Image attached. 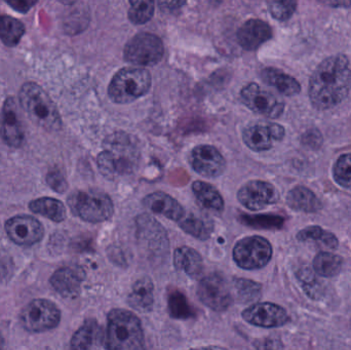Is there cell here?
Here are the masks:
<instances>
[{"label": "cell", "mask_w": 351, "mask_h": 350, "mask_svg": "<svg viewBox=\"0 0 351 350\" xmlns=\"http://www.w3.org/2000/svg\"><path fill=\"white\" fill-rule=\"evenodd\" d=\"M5 232L10 240L21 247H32L43 240L45 228L30 215H16L5 222Z\"/></svg>", "instance_id": "7c38bea8"}, {"label": "cell", "mask_w": 351, "mask_h": 350, "mask_svg": "<svg viewBox=\"0 0 351 350\" xmlns=\"http://www.w3.org/2000/svg\"><path fill=\"white\" fill-rule=\"evenodd\" d=\"M154 292L152 279L147 277H141L132 287L131 293L128 296V303L137 312H152L154 303Z\"/></svg>", "instance_id": "7402d4cb"}, {"label": "cell", "mask_w": 351, "mask_h": 350, "mask_svg": "<svg viewBox=\"0 0 351 350\" xmlns=\"http://www.w3.org/2000/svg\"><path fill=\"white\" fill-rule=\"evenodd\" d=\"M239 203L251 211H260L280 199V195L274 185L265 181L253 180L243 185L237 193Z\"/></svg>", "instance_id": "4fadbf2b"}, {"label": "cell", "mask_w": 351, "mask_h": 350, "mask_svg": "<svg viewBox=\"0 0 351 350\" xmlns=\"http://www.w3.org/2000/svg\"><path fill=\"white\" fill-rule=\"evenodd\" d=\"M21 324L30 333H45L59 326L61 310L49 299H34L20 314Z\"/></svg>", "instance_id": "52a82bcc"}, {"label": "cell", "mask_w": 351, "mask_h": 350, "mask_svg": "<svg viewBox=\"0 0 351 350\" xmlns=\"http://www.w3.org/2000/svg\"><path fill=\"white\" fill-rule=\"evenodd\" d=\"M28 207L32 213L47 218L56 223H61L67 217V212L64 203L53 197H39L30 201Z\"/></svg>", "instance_id": "d4e9b609"}, {"label": "cell", "mask_w": 351, "mask_h": 350, "mask_svg": "<svg viewBox=\"0 0 351 350\" xmlns=\"http://www.w3.org/2000/svg\"><path fill=\"white\" fill-rule=\"evenodd\" d=\"M261 78L266 84L276 88L284 96H296L301 92L298 80L276 68H265L262 70Z\"/></svg>", "instance_id": "603a6c76"}, {"label": "cell", "mask_w": 351, "mask_h": 350, "mask_svg": "<svg viewBox=\"0 0 351 350\" xmlns=\"http://www.w3.org/2000/svg\"><path fill=\"white\" fill-rule=\"evenodd\" d=\"M239 220L243 225L260 229L280 228L284 224V218L274 215H241Z\"/></svg>", "instance_id": "e575fe53"}, {"label": "cell", "mask_w": 351, "mask_h": 350, "mask_svg": "<svg viewBox=\"0 0 351 350\" xmlns=\"http://www.w3.org/2000/svg\"><path fill=\"white\" fill-rule=\"evenodd\" d=\"M233 260L239 267L247 271L266 266L272 257V247L266 238L249 236L243 238L233 249Z\"/></svg>", "instance_id": "9c48e42d"}, {"label": "cell", "mask_w": 351, "mask_h": 350, "mask_svg": "<svg viewBox=\"0 0 351 350\" xmlns=\"http://www.w3.org/2000/svg\"><path fill=\"white\" fill-rule=\"evenodd\" d=\"M174 264L192 279H197L204 271L202 256L197 251L189 247H180L175 251Z\"/></svg>", "instance_id": "cb8c5ba5"}, {"label": "cell", "mask_w": 351, "mask_h": 350, "mask_svg": "<svg viewBox=\"0 0 351 350\" xmlns=\"http://www.w3.org/2000/svg\"><path fill=\"white\" fill-rule=\"evenodd\" d=\"M143 205L150 211L165 216L172 221L179 222L185 216V210L173 199L171 195L165 192H154L144 197Z\"/></svg>", "instance_id": "ffe728a7"}, {"label": "cell", "mask_w": 351, "mask_h": 350, "mask_svg": "<svg viewBox=\"0 0 351 350\" xmlns=\"http://www.w3.org/2000/svg\"><path fill=\"white\" fill-rule=\"evenodd\" d=\"M289 207L296 211L313 213L322 209V203L317 195L304 186H297L289 192L287 197Z\"/></svg>", "instance_id": "484cf974"}, {"label": "cell", "mask_w": 351, "mask_h": 350, "mask_svg": "<svg viewBox=\"0 0 351 350\" xmlns=\"http://www.w3.org/2000/svg\"><path fill=\"white\" fill-rule=\"evenodd\" d=\"M192 191H193L198 203L206 209L219 212V213L224 210L223 197L213 185L202 182V181H195L192 184Z\"/></svg>", "instance_id": "4316f807"}, {"label": "cell", "mask_w": 351, "mask_h": 350, "mask_svg": "<svg viewBox=\"0 0 351 350\" xmlns=\"http://www.w3.org/2000/svg\"><path fill=\"white\" fill-rule=\"evenodd\" d=\"M300 242H319L329 249H336L338 247V240L331 232H326L319 226H309L301 230L297 236Z\"/></svg>", "instance_id": "d6a6232c"}, {"label": "cell", "mask_w": 351, "mask_h": 350, "mask_svg": "<svg viewBox=\"0 0 351 350\" xmlns=\"http://www.w3.org/2000/svg\"><path fill=\"white\" fill-rule=\"evenodd\" d=\"M25 34L22 22L8 16H0V40L6 47H16Z\"/></svg>", "instance_id": "83f0119b"}, {"label": "cell", "mask_w": 351, "mask_h": 350, "mask_svg": "<svg viewBox=\"0 0 351 350\" xmlns=\"http://www.w3.org/2000/svg\"><path fill=\"white\" fill-rule=\"evenodd\" d=\"M284 137L285 129L278 123H256L245 127L243 132L245 145L256 152L269 150L274 141H280Z\"/></svg>", "instance_id": "9a60e30c"}, {"label": "cell", "mask_w": 351, "mask_h": 350, "mask_svg": "<svg viewBox=\"0 0 351 350\" xmlns=\"http://www.w3.org/2000/svg\"><path fill=\"white\" fill-rule=\"evenodd\" d=\"M61 3L65 4V5H71V4L75 3L78 0H59Z\"/></svg>", "instance_id": "7bdbcfd3"}, {"label": "cell", "mask_w": 351, "mask_h": 350, "mask_svg": "<svg viewBox=\"0 0 351 350\" xmlns=\"http://www.w3.org/2000/svg\"><path fill=\"white\" fill-rule=\"evenodd\" d=\"M45 181L55 192L64 193L67 191L68 182L66 180L65 175H64L63 171L58 166L49 170L45 176Z\"/></svg>", "instance_id": "74e56055"}, {"label": "cell", "mask_w": 351, "mask_h": 350, "mask_svg": "<svg viewBox=\"0 0 351 350\" xmlns=\"http://www.w3.org/2000/svg\"><path fill=\"white\" fill-rule=\"evenodd\" d=\"M189 160L196 173L208 178L221 176L226 168L225 158L214 146H196L190 153Z\"/></svg>", "instance_id": "5bb4252c"}, {"label": "cell", "mask_w": 351, "mask_h": 350, "mask_svg": "<svg viewBox=\"0 0 351 350\" xmlns=\"http://www.w3.org/2000/svg\"><path fill=\"white\" fill-rule=\"evenodd\" d=\"M105 349L136 350L144 349V333L137 316L125 310H112L107 316Z\"/></svg>", "instance_id": "3957f363"}, {"label": "cell", "mask_w": 351, "mask_h": 350, "mask_svg": "<svg viewBox=\"0 0 351 350\" xmlns=\"http://www.w3.org/2000/svg\"><path fill=\"white\" fill-rule=\"evenodd\" d=\"M105 336L98 323L88 320L72 336L70 347L73 349H101Z\"/></svg>", "instance_id": "44dd1931"}, {"label": "cell", "mask_w": 351, "mask_h": 350, "mask_svg": "<svg viewBox=\"0 0 351 350\" xmlns=\"http://www.w3.org/2000/svg\"><path fill=\"white\" fill-rule=\"evenodd\" d=\"M4 347V339L2 337L1 333H0V349H3Z\"/></svg>", "instance_id": "ee69618b"}, {"label": "cell", "mask_w": 351, "mask_h": 350, "mask_svg": "<svg viewBox=\"0 0 351 350\" xmlns=\"http://www.w3.org/2000/svg\"><path fill=\"white\" fill-rule=\"evenodd\" d=\"M200 301L215 312L226 310L232 303V295L226 279L218 273H210L200 281L197 288Z\"/></svg>", "instance_id": "30bf717a"}, {"label": "cell", "mask_w": 351, "mask_h": 350, "mask_svg": "<svg viewBox=\"0 0 351 350\" xmlns=\"http://www.w3.org/2000/svg\"><path fill=\"white\" fill-rule=\"evenodd\" d=\"M84 273L80 267H62L49 279L51 288L66 299H75L82 291Z\"/></svg>", "instance_id": "ac0fdd59"}, {"label": "cell", "mask_w": 351, "mask_h": 350, "mask_svg": "<svg viewBox=\"0 0 351 350\" xmlns=\"http://www.w3.org/2000/svg\"><path fill=\"white\" fill-rule=\"evenodd\" d=\"M14 265L12 259L8 257H0V281L8 279L12 277Z\"/></svg>", "instance_id": "ab89813d"}, {"label": "cell", "mask_w": 351, "mask_h": 350, "mask_svg": "<svg viewBox=\"0 0 351 350\" xmlns=\"http://www.w3.org/2000/svg\"><path fill=\"white\" fill-rule=\"evenodd\" d=\"M0 136L6 145L19 148L25 141V133L14 98L4 101L0 114Z\"/></svg>", "instance_id": "2e32d148"}, {"label": "cell", "mask_w": 351, "mask_h": 350, "mask_svg": "<svg viewBox=\"0 0 351 350\" xmlns=\"http://www.w3.org/2000/svg\"><path fill=\"white\" fill-rule=\"evenodd\" d=\"M341 257L332 253H319L313 260V268L317 271V275L322 277H335L341 271Z\"/></svg>", "instance_id": "4dcf8cb0"}, {"label": "cell", "mask_w": 351, "mask_h": 350, "mask_svg": "<svg viewBox=\"0 0 351 350\" xmlns=\"http://www.w3.org/2000/svg\"><path fill=\"white\" fill-rule=\"evenodd\" d=\"M243 320L262 328H278L289 322L286 310L274 303H255L243 310Z\"/></svg>", "instance_id": "e0dca14e"}, {"label": "cell", "mask_w": 351, "mask_h": 350, "mask_svg": "<svg viewBox=\"0 0 351 350\" xmlns=\"http://www.w3.org/2000/svg\"><path fill=\"white\" fill-rule=\"evenodd\" d=\"M156 10V0H130V21L135 25H142L152 20Z\"/></svg>", "instance_id": "1f68e13d"}, {"label": "cell", "mask_w": 351, "mask_h": 350, "mask_svg": "<svg viewBox=\"0 0 351 350\" xmlns=\"http://www.w3.org/2000/svg\"><path fill=\"white\" fill-rule=\"evenodd\" d=\"M68 205L76 217L88 223H101L112 217V201L102 191L78 190L68 197Z\"/></svg>", "instance_id": "8992f818"}, {"label": "cell", "mask_w": 351, "mask_h": 350, "mask_svg": "<svg viewBox=\"0 0 351 350\" xmlns=\"http://www.w3.org/2000/svg\"><path fill=\"white\" fill-rule=\"evenodd\" d=\"M103 146L97 166L105 178L115 180L135 172L141 160V148L134 136L117 132L105 139Z\"/></svg>", "instance_id": "7a4b0ae2"}, {"label": "cell", "mask_w": 351, "mask_h": 350, "mask_svg": "<svg viewBox=\"0 0 351 350\" xmlns=\"http://www.w3.org/2000/svg\"><path fill=\"white\" fill-rule=\"evenodd\" d=\"M152 84V78L148 70L140 67L123 68L111 79L109 98L117 104H129L145 96Z\"/></svg>", "instance_id": "5b68a950"}, {"label": "cell", "mask_w": 351, "mask_h": 350, "mask_svg": "<svg viewBox=\"0 0 351 350\" xmlns=\"http://www.w3.org/2000/svg\"><path fill=\"white\" fill-rule=\"evenodd\" d=\"M351 69L350 60L335 55L324 60L309 80V98L319 110L333 108L350 95Z\"/></svg>", "instance_id": "6da1fadb"}, {"label": "cell", "mask_w": 351, "mask_h": 350, "mask_svg": "<svg viewBox=\"0 0 351 350\" xmlns=\"http://www.w3.org/2000/svg\"><path fill=\"white\" fill-rule=\"evenodd\" d=\"M271 38V27L259 18L247 21L237 32V41L245 51H255Z\"/></svg>", "instance_id": "d6986e66"}, {"label": "cell", "mask_w": 351, "mask_h": 350, "mask_svg": "<svg viewBox=\"0 0 351 350\" xmlns=\"http://www.w3.org/2000/svg\"><path fill=\"white\" fill-rule=\"evenodd\" d=\"M19 100L35 125L49 132H57L61 129V115L57 106L38 84L34 82L25 84L19 92Z\"/></svg>", "instance_id": "277c9868"}, {"label": "cell", "mask_w": 351, "mask_h": 350, "mask_svg": "<svg viewBox=\"0 0 351 350\" xmlns=\"http://www.w3.org/2000/svg\"><path fill=\"white\" fill-rule=\"evenodd\" d=\"M168 310L170 316L176 320H189L196 316L195 308L179 290H174L169 293Z\"/></svg>", "instance_id": "f1b7e54d"}, {"label": "cell", "mask_w": 351, "mask_h": 350, "mask_svg": "<svg viewBox=\"0 0 351 350\" xmlns=\"http://www.w3.org/2000/svg\"><path fill=\"white\" fill-rule=\"evenodd\" d=\"M319 3L330 8H350L351 0H315Z\"/></svg>", "instance_id": "b9f144b4"}, {"label": "cell", "mask_w": 351, "mask_h": 350, "mask_svg": "<svg viewBox=\"0 0 351 350\" xmlns=\"http://www.w3.org/2000/svg\"><path fill=\"white\" fill-rule=\"evenodd\" d=\"M178 223L184 232L200 240H208L214 229L213 224L208 220L202 219L192 214L184 216Z\"/></svg>", "instance_id": "f546056e"}, {"label": "cell", "mask_w": 351, "mask_h": 350, "mask_svg": "<svg viewBox=\"0 0 351 350\" xmlns=\"http://www.w3.org/2000/svg\"><path fill=\"white\" fill-rule=\"evenodd\" d=\"M268 10L276 20L287 21L297 10V0H268Z\"/></svg>", "instance_id": "d590c367"}, {"label": "cell", "mask_w": 351, "mask_h": 350, "mask_svg": "<svg viewBox=\"0 0 351 350\" xmlns=\"http://www.w3.org/2000/svg\"><path fill=\"white\" fill-rule=\"evenodd\" d=\"M187 0H158L162 10H176L181 8Z\"/></svg>", "instance_id": "60d3db41"}, {"label": "cell", "mask_w": 351, "mask_h": 350, "mask_svg": "<svg viewBox=\"0 0 351 350\" xmlns=\"http://www.w3.org/2000/svg\"><path fill=\"white\" fill-rule=\"evenodd\" d=\"M334 178L340 186L351 187V153L340 156L334 166Z\"/></svg>", "instance_id": "8d00e7d4"}, {"label": "cell", "mask_w": 351, "mask_h": 350, "mask_svg": "<svg viewBox=\"0 0 351 350\" xmlns=\"http://www.w3.org/2000/svg\"><path fill=\"white\" fill-rule=\"evenodd\" d=\"M241 99L250 110L269 118H278L285 110L284 102L255 82L247 84L241 90Z\"/></svg>", "instance_id": "8fae6325"}, {"label": "cell", "mask_w": 351, "mask_h": 350, "mask_svg": "<svg viewBox=\"0 0 351 350\" xmlns=\"http://www.w3.org/2000/svg\"><path fill=\"white\" fill-rule=\"evenodd\" d=\"M164 53L162 39L152 33L143 32L130 39L125 45L123 58L133 65L154 66L162 59Z\"/></svg>", "instance_id": "ba28073f"}, {"label": "cell", "mask_w": 351, "mask_h": 350, "mask_svg": "<svg viewBox=\"0 0 351 350\" xmlns=\"http://www.w3.org/2000/svg\"><path fill=\"white\" fill-rule=\"evenodd\" d=\"M38 0H5L6 3L20 14L28 12Z\"/></svg>", "instance_id": "f35d334b"}, {"label": "cell", "mask_w": 351, "mask_h": 350, "mask_svg": "<svg viewBox=\"0 0 351 350\" xmlns=\"http://www.w3.org/2000/svg\"><path fill=\"white\" fill-rule=\"evenodd\" d=\"M237 299L243 303L258 301L262 296V286L251 279H235Z\"/></svg>", "instance_id": "836d02e7"}]
</instances>
